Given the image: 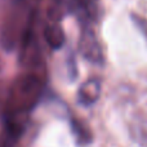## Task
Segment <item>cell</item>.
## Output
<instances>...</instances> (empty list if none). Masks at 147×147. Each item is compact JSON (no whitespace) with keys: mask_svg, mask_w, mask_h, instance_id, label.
<instances>
[{"mask_svg":"<svg viewBox=\"0 0 147 147\" xmlns=\"http://www.w3.org/2000/svg\"><path fill=\"white\" fill-rule=\"evenodd\" d=\"M79 53L84 59L97 66H101L105 62L103 51H102L101 43L96 35L93 27H81L80 36L78 43Z\"/></svg>","mask_w":147,"mask_h":147,"instance_id":"3","label":"cell"},{"mask_svg":"<svg viewBox=\"0 0 147 147\" xmlns=\"http://www.w3.org/2000/svg\"><path fill=\"white\" fill-rule=\"evenodd\" d=\"M43 90V79L36 72L20 75L10 85L5 105V116L27 117L28 111L35 107Z\"/></svg>","mask_w":147,"mask_h":147,"instance_id":"1","label":"cell"},{"mask_svg":"<svg viewBox=\"0 0 147 147\" xmlns=\"http://www.w3.org/2000/svg\"><path fill=\"white\" fill-rule=\"evenodd\" d=\"M43 35H44V39H45L47 44H48L53 51L61 49L65 44V40H66L65 31L58 22H52V23H49V25H47L45 28H44Z\"/></svg>","mask_w":147,"mask_h":147,"instance_id":"5","label":"cell"},{"mask_svg":"<svg viewBox=\"0 0 147 147\" xmlns=\"http://www.w3.org/2000/svg\"><path fill=\"white\" fill-rule=\"evenodd\" d=\"M129 132L136 143H138L141 147H147V116H136L130 123Z\"/></svg>","mask_w":147,"mask_h":147,"instance_id":"6","label":"cell"},{"mask_svg":"<svg viewBox=\"0 0 147 147\" xmlns=\"http://www.w3.org/2000/svg\"><path fill=\"white\" fill-rule=\"evenodd\" d=\"M70 127H71L72 136L75 137V141L79 146H86L93 141V136H92V130L88 128V125L76 117H72L70 121Z\"/></svg>","mask_w":147,"mask_h":147,"instance_id":"7","label":"cell"},{"mask_svg":"<svg viewBox=\"0 0 147 147\" xmlns=\"http://www.w3.org/2000/svg\"><path fill=\"white\" fill-rule=\"evenodd\" d=\"M78 102L84 107H90L101 96V80L98 78H89L80 84L78 89Z\"/></svg>","mask_w":147,"mask_h":147,"instance_id":"4","label":"cell"},{"mask_svg":"<svg viewBox=\"0 0 147 147\" xmlns=\"http://www.w3.org/2000/svg\"><path fill=\"white\" fill-rule=\"evenodd\" d=\"M1 70H3V61H1V58H0V72H1Z\"/></svg>","mask_w":147,"mask_h":147,"instance_id":"10","label":"cell"},{"mask_svg":"<svg viewBox=\"0 0 147 147\" xmlns=\"http://www.w3.org/2000/svg\"><path fill=\"white\" fill-rule=\"evenodd\" d=\"M14 142L16 141L12 137H9L5 132L3 134H0V147H13Z\"/></svg>","mask_w":147,"mask_h":147,"instance_id":"9","label":"cell"},{"mask_svg":"<svg viewBox=\"0 0 147 147\" xmlns=\"http://www.w3.org/2000/svg\"><path fill=\"white\" fill-rule=\"evenodd\" d=\"M67 71H69V76L70 79H75L76 75H78V71H76V62H75V57L71 53V56L67 57Z\"/></svg>","mask_w":147,"mask_h":147,"instance_id":"8","label":"cell"},{"mask_svg":"<svg viewBox=\"0 0 147 147\" xmlns=\"http://www.w3.org/2000/svg\"><path fill=\"white\" fill-rule=\"evenodd\" d=\"M66 9L80 22L81 27H92L101 17L99 0H67Z\"/></svg>","mask_w":147,"mask_h":147,"instance_id":"2","label":"cell"}]
</instances>
